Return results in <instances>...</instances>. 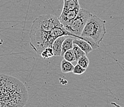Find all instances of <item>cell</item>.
<instances>
[{
  "instance_id": "277c9868",
  "label": "cell",
  "mask_w": 124,
  "mask_h": 107,
  "mask_svg": "<svg viewBox=\"0 0 124 107\" xmlns=\"http://www.w3.org/2000/svg\"><path fill=\"white\" fill-rule=\"evenodd\" d=\"M91 15V13L90 11L80 8L75 19L62 25L67 32L72 35L73 37L82 39L80 35Z\"/></svg>"
},
{
  "instance_id": "9a60e30c",
  "label": "cell",
  "mask_w": 124,
  "mask_h": 107,
  "mask_svg": "<svg viewBox=\"0 0 124 107\" xmlns=\"http://www.w3.org/2000/svg\"><path fill=\"white\" fill-rule=\"evenodd\" d=\"M85 71H86V69L83 68L79 65L77 64L75 66H74L72 73L74 74H77V75H81V74H83Z\"/></svg>"
},
{
  "instance_id": "9c48e42d",
  "label": "cell",
  "mask_w": 124,
  "mask_h": 107,
  "mask_svg": "<svg viewBox=\"0 0 124 107\" xmlns=\"http://www.w3.org/2000/svg\"><path fill=\"white\" fill-rule=\"evenodd\" d=\"M73 40H74V37L67 36V38L63 41L61 47V56H63L64 54L67 51L72 49L74 45Z\"/></svg>"
},
{
  "instance_id": "7c38bea8",
  "label": "cell",
  "mask_w": 124,
  "mask_h": 107,
  "mask_svg": "<svg viewBox=\"0 0 124 107\" xmlns=\"http://www.w3.org/2000/svg\"><path fill=\"white\" fill-rule=\"evenodd\" d=\"M41 56L44 59H49L54 56L53 50L51 48V47H48V48H45L43 51L40 54Z\"/></svg>"
},
{
  "instance_id": "6da1fadb",
  "label": "cell",
  "mask_w": 124,
  "mask_h": 107,
  "mask_svg": "<svg viewBox=\"0 0 124 107\" xmlns=\"http://www.w3.org/2000/svg\"><path fill=\"white\" fill-rule=\"evenodd\" d=\"M72 35L64 29L58 19L53 15H42L33 21L29 32L30 46L40 55L45 48L50 47L57 38Z\"/></svg>"
},
{
  "instance_id": "8fae6325",
  "label": "cell",
  "mask_w": 124,
  "mask_h": 107,
  "mask_svg": "<svg viewBox=\"0 0 124 107\" xmlns=\"http://www.w3.org/2000/svg\"><path fill=\"white\" fill-rule=\"evenodd\" d=\"M77 61L78 65H79L80 66H82L83 68L86 69L88 67L89 64H90V61H89V59L86 55H84V56L78 58V59Z\"/></svg>"
},
{
  "instance_id": "ba28073f",
  "label": "cell",
  "mask_w": 124,
  "mask_h": 107,
  "mask_svg": "<svg viewBox=\"0 0 124 107\" xmlns=\"http://www.w3.org/2000/svg\"><path fill=\"white\" fill-rule=\"evenodd\" d=\"M63 2L62 11L81 8L78 0H63Z\"/></svg>"
},
{
  "instance_id": "8992f818",
  "label": "cell",
  "mask_w": 124,
  "mask_h": 107,
  "mask_svg": "<svg viewBox=\"0 0 124 107\" xmlns=\"http://www.w3.org/2000/svg\"><path fill=\"white\" fill-rule=\"evenodd\" d=\"M67 36H61L56 39L53 42L51 46V48L53 50L54 56H61V47L62 44L64 40L67 38Z\"/></svg>"
},
{
  "instance_id": "4fadbf2b",
  "label": "cell",
  "mask_w": 124,
  "mask_h": 107,
  "mask_svg": "<svg viewBox=\"0 0 124 107\" xmlns=\"http://www.w3.org/2000/svg\"><path fill=\"white\" fill-rule=\"evenodd\" d=\"M72 51L74 53V55H75V59L76 61H77L78 59V58H80L82 56H84V55H86L85 53L82 51V49L79 48V47H78L77 45L75 44H74V45H73V48H72Z\"/></svg>"
},
{
  "instance_id": "5b68a950",
  "label": "cell",
  "mask_w": 124,
  "mask_h": 107,
  "mask_svg": "<svg viewBox=\"0 0 124 107\" xmlns=\"http://www.w3.org/2000/svg\"><path fill=\"white\" fill-rule=\"evenodd\" d=\"M80 9L69 10V11H62L60 16L58 17L59 22L61 23L62 25H64L70 22L71 21H72L77 16L78 13L80 11Z\"/></svg>"
},
{
  "instance_id": "7a4b0ae2",
  "label": "cell",
  "mask_w": 124,
  "mask_h": 107,
  "mask_svg": "<svg viewBox=\"0 0 124 107\" xmlns=\"http://www.w3.org/2000/svg\"><path fill=\"white\" fill-rule=\"evenodd\" d=\"M28 99L27 89L22 81L0 74V107H23Z\"/></svg>"
},
{
  "instance_id": "52a82bcc",
  "label": "cell",
  "mask_w": 124,
  "mask_h": 107,
  "mask_svg": "<svg viewBox=\"0 0 124 107\" xmlns=\"http://www.w3.org/2000/svg\"><path fill=\"white\" fill-rule=\"evenodd\" d=\"M73 43L77 45L85 53V55H88V54L90 53L91 51L93 50V48H91L90 44L87 41H86L84 40H82V39L74 38V37Z\"/></svg>"
},
{
  "instance_id": "30bf717a",
  "label": "cell",
  "mask_w": 124,
  "mask_h": 107,
  "mask_svg": "<svg viewBox=\"0 0 124 107\" xmlns=\"http://www.w3.org/2000/svg\"><path fill=\"white\" fill-rule=\"evenodd\" d=\"M74 65L70 62H69L65 59H62L61 63V69L63 73H69L72 72L74 69Z\"/></svg>"
},
{
  "instance_id": "3957f363",
  "label": "cell",
  "mask_w": 124,
  "mask_h": 107,
  "mask_svg": "<svg viewBox=\"0 0 124 107\" xmlns=\"http://www.w3.org/2000/svg\"><path fill=\"white\" fill-rule=\"evenodd\" d=\"M106 33V21L91 14L80 36L82 40L87 41L94 50L100 47V43L104 38Z\"/></svg>"
},
{
  "instance_id": "5bb4252c",
  "label": "cell",
  "mask_w": 124,
  "mask_h": 107,
  "mask_svg": "<svg viewBox=\"0 0 124 107\" xmlns=\"http://www.w3.org/2000/svg\"><path fill=\"white\" fill-rule=\"evenodd\" d=\"M63 57H64V59L65 60L69 62H70V63L76 61L75 55H74V53H73L72 49H69V50L66 51L64 54V55H63Z\"/></svg>"
}]
</instances>
